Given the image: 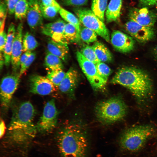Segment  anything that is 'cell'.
<instances>
[{"label": "cell", "instance_id": "6da1fadb", "mask_svg": "<svg viewBox=\"0 0 157 157\" xmlns=\"http://www.w3.org/2000/svg\"><path fill=\"white\" fill-rule=\"evenodd\" d=\"M35 113L34 106L29 101L22 102L14 109L8 129L10 141L22 144L35 137L38 131L34 123Z\"/></svg>", "mask_w": 157, "mask_h": 157}, {"label": "cell", "instance_id": "7a4b0ae2", "mask_svg": "<svg viewBox=\"0 0 157 157\" xmlns=\"http://www.w3.org/2000/svg\"><path fill=\"white\" fill-rule=\"evenodd\" d=\"M110 82L126 88L140 100L148 98L153 90V83L148 74L134 67H125L120 69Z\"/></svg>", "mask_w": 157, "mask_h": 157}, {"label": "cell", "instance_id": "3957f363", "mask_svg": "<svg viewBox=\"0 0 157 157\" xmlns=\"http://www.w3.org/2000/svg\"><path fill=\"white\" fill-rule=\"evenodd\" d=\"M57 143L63 157H85L88 146L86 132L81 125L72 123L63 127L59 132Z\"/></svg>", "mask_w": 157, "mask_h": 157}, {"label": "cell", "instance_id": "277c9868", "mask_svg": "<svg viewBox=\"0 0 157 157\" xmlns=\"http://www.w3.org/2000/svg\"><path fill=\"white\" fill-rule=\"evenodd\" d=\"M154 132V127L149 125L129 128L121 134L119 139V145L124 151L130 152L138 151L144 147Z\"/></svg>", "mask_w": 157, "mask_h": 157}, {"label": "cell", "instance_id": "5b68a950", "mask_svg": "<svg viewBox=\"0 0 157 157\" xmlns=\"http://www.w3.org/2000/svg\"><path fill=\"white\" fill-rule=\"evenodd\" d=\"M127 105L119 96L114 97L99 102L96 105L95 113L98 119L104 124L117 122L126 115Z\"/></svg>", "mask_w": 157, "mask_h": 157}, {"label": "cell", "instance_id": "8992f818", "mask_svg": "<svg viewBox=\"0 0 157 157\" xmlns=\"http://www.w3.org/2000/svg\"><path fill=\"white\" fill-rule=\"evenodd\" d=\"M73 10L80 22L84 27L94 31L97 34L107 42L110 40L109 31L104 22L101 20L88 8L77 7Z\"/></svg>", "mask_w": 157, "mask_h": 157}, {"label": "cell", "instance_id": "52a82bcc", "mask_svg": "<svg viewBox=\"0 0 157 157\" xmlns=\"http://www.w3.org/2000/svg\"><path fill=\"white\" fill-rule=\"evenodd\" d=\"M76 56L81 68L93 89L96 90L103 89L106 83L99 75L96 65L86 59L79 51L76 52Z\"/></svg>", "mask_w": 157, "mask_h": 157}, {"label": "cell", "instance_id": "ba28073f", "mask_svg": "<svg viewBox=\"0 0 157 157\" xmlns=\"http://www.w3.org/2000/svg\"><path fill=\"white\" fill-rule=\"evenodd\" d=\"M58 114L55 101H48L44 108L42 115L36 125L37 130L42 133H49L56 127Z\"/></svg>", "mask_w": 157, "mask_h": 157}, {"label": "cell", "instance_id": "9c48e42d", "mask_svg": "<svg viewBox=\"0 0 157 157\" xmlns=\"http://www.w3.org/2000/svg\"><path fill=\"white\" fill-rule=\"evenodd\" d=\"M20 77L19 74L9 75L2 79L0 85L1 105L4 109L9 106L13 95L17 89Z\"/></svg>", "mask_w": 157, "mask_h": 157}, {"label": "cell", "instance_id": "30bf717a", "mask_svg": "<svg viewBox=\"0 0 157 157\" xmlns=\"http://www.w3.org/2000/svg\"><path fill=\"white\" fill-rule=\"evenodd\" d=\"M128 16L129 20L142 26L152 28L157 19V14L156 12L149 10L146 7L141 9L131 8L129 11Z\"/></svg>", "mask_w": 157, "mask_h": 157}, {"label": "cell", "instance_id": "8fae6325", "mask_svg": "<svg viewBox=\"0 0 157 157\" xmlns=\"http://www.w3.org/2000/svg\"><path fill=\"white\" fill-rule=\"evenodd\" d=\"M125 27L126 30L131 37L140 42L149 41L154 35L152 28L142 26L131 20L127 22Z\"/></svg>", "mask_w": 157, "mask_h": 157}, {"label": "cell", "instance_id": "7c38bea8", "mask_svg": "<svg viewBox=\"0 0 157 157\" xmlns=\"http://www.w3.org/2000/svg\"><path fill=\"white\" fill-rule=\"evenodd\" d=\"M30 85L31 92L41 95L49 94L55 89V86L46 77L38 75L31 77Z\"/></svg>", "mask_w": 157, "mask_h": 157}, {"label": "cell", "instance_id": "4fadbf2b", "mask_svg": "<svg viewBox=\"0 0 157 157\" xmlns=\"http://www.w3.org/2000/svg\"><path fill=\"white\" fill-rule=\"evenodd\" d=\"M23 25L19 23L16 29L15 38L12 47L11 63L13 71L16 72L20 68V60L23 52Z\"/></svg>", "mask_w": 157, "mask_h": 157}, {"label": "cell", "instance_id": "5bb4252c", "mask_svg": "<svg viewBox=\"0 0 157 157\" xmlns=\"http://www.w3.org/2000/svg\"><path fill=\"white\" fill-rule=\"evenodd\" d=\"M110 42L115 49L124 53L132 51L135 44L133 38L118 30H115L113 32L111 36Z\"/></svg>", "mask_w": 157, "mask_h": 157}, {"label": "cell", "instance_id": "9a60e30c", "mask_svg": "<svg viewBox=\"0 0 157 157\" xmlns=\"http://www.w3.org/2000/svg\"><path fill=\"white\" fill-rule=\"evenodd\" d=\"M66 23L63 20L58 19L42 26L41 31L51 39L59 43L67 44L63 36V31Z\"/></svg>", "mask_w": 157, "mask_h": 157}, {"label": "cell", "instance_id": "2e32d148", "mask_svg": "<svg viewBox=\"0 0 157 157\" xmlns=\"http://www.w3.org/2000/svg\"><path fill=\"white\" fill-rule=\"evenodd\" d=\"M29 7L26 18L27 24L32 30L42 26L43 17L41 7V2L39 0H28Z\"/></svg>", "mask_w": 157, "mask_h": 157}, {"label": "cell", "instance_id": "e0dca14e", "mask_svg": "<svg viewBox=\"0 0 157 157\" xmlns=\"http://www.w3.org/2000/svg\"><path fill=\"white\" fill-rule=\"evenodd\" d=\"M79 76L75 69L70 68L58 87L60 90L65 94H72L78 83Z\"/></svg>", "mask_w": 157, "mask_h": 157}, {"label": "cell", "instance_id": "ac0fdd59", "mask_svg": "<svg viewBox=\"0 0 157 157\" xmlns=\"http://www.w3.org/2000/svg\"><path fill=\"white\" fill-rule=\"evenodd\" d=\"M16 29L15 24L11 23L8 28L7 40L3 52L5 65L6 66H8L11 63L12 49Z\"/></svg>", "mask_w": 157, "mask_h": 157}, {"label": "cell", "instance_id": "d6986e66", "mask_svg": "<svg viewBox=\"0 0 157 157\" xmlns=\"http://www.w3.org/2000/svg\"><path fill=\"white\" fill-rule=\"evenodd\" d=\"M122 3V0H110L105 13L106 22L115 21L120 17Z\"/></svg>", "mask_w": 157, "mask_h": 157}, {"label": "cell", "instance_id": "ffe728a7", "mask_svg": "<svg viewBox=\"0 0 157 157\" xmlns=\"http://www.w3.org/2000/svg\"><path fill=\"white\" fill-rule=\"evenodd\" d=\"M47 52L64 60L67 57L69 49L67 44L56 42L51 39L48 42Z\"/></svg>", "mask_w": 157, "mask_h": 157}, {"label": "cell", "instance_id": "44dd1931", "mask_svg": "<svg viewBox=\"0 0 157 157\" xmlns=\"http://www.w3.org/2000/svg\"><path fill=\"white\" fill-rule=\"evenodd\" d=\"M92 47L100 62L108 63L112 60L113 56L111 52L103 43L96 42Z\"/></svg>", "mask_w": 157, "mask_h": 157}, {"label": "cell", "instance_id": "7402d4cb", "mask_svg": "<svg viewBox=\"0 0 157 157\" xmlns=\"http://www.w3.org/2000/svg\"><path fill=\"white\" fill-rule=\"evenodd\" d=\"M108 0H92L91 9L94 13L102 21H104V13Z\"/></svg>", "mask_w": 157, "mask_h": 157}, {"label": "cell", "instance_id": "603a6c76", "mask_svg": "<svg viewBox=\"0 0 157 157\" xmlns=\"http://www.w3.org/2000/svg\"><path fill=\"white\" fill-rule=\"evenodd\" d=\"M62 60L59 57L47 52L44 58V64L50 70L63 69V66Z\"/></svg>", "mask_w": 157, "mask_h": 157}, {"label": "cell", "instance_id": "cb8c5ba5", "mask_svg": "<svg viewBox=\"0 0 157 157\" xmlns=\"http://www.w3.org/2000/svg\"><path fill=\"white\" fill-rule=\"evenodd\" d=\"M63 36L67 44L70 42L78 41L80 38L76 27L69 23L66 24L65 25Z\"/></svg>", "mask_w": 157, "mask_h": 157}, {"label": "cell", "instance_id": "d4e9b609", "mask_svg": "<svg viewBox=\"0 0 157 157\" xmlns=\"http://www.w3.org/2000/svg\"><path fill=\"white\" fill-rule=\"evenodd\" d=\"M28 7V0H18L14 10L15 19L21 20L26 17Z\"/></svg>", "mask_w": 157, "mask_h": 157}, {"label": "cell", "instance_id": "484cf974", "mask_svg": "<svg viewBox=\"0 0 157 157\" xmlns=\"http://www.w3.org/2000/svg\"><path fill=\"white\" fill-rule=\"evenodd\" d=\"M23 52H32L38 46V43L35 37L28 32L23 36Z\"/></svg>", "mask_w": 157, "mask_h": 157}, {"label": "cell", "instance_id": "4316f807", "mask_svg": "<svg viewBox=\"0 0 157 157\" xmlns=\"http://www.w3.org/2000/svg\"><path fill=\"white\" fill-rule=\"evenodd\" d=\"M59 13L61 17L68 23L73 25L76 28L79 36L80 29V22L74 15L61 7ZM80 37V36H79Z\"/></svg>", "mask_w": 157, "mask_h": 157}, {"label": "cell", "instance_id": "83f0119b", "mask_svg": "<svg viewBox=\"0 0 157 157\" xmlns=\"http://www.w3.org/2000/svg\"><path fill=\"white\" fill-rule=\"evenodd\" d=\"M80 38L87 43L95 42L97 40V34L93 30L85 27L80 28Z\"/></svg>", "mask_w": 157, "mask_h": 157}, {"label": "cell", "instance_id": "f1b7e54d", "mask_svg": "<svg viewBox=\"0 0 157 157\" xmlns=\"http://www.w3.org/2000/svg\"><path fill=\"white\" fill-rule=\"evenodd\" d=\"M66 74L63 69L50 70L46 77L55 86L58 87L63 79Z\"/></svg>", "mask_w": 157, "mask_h": 157}, {"label": "cell", "instance_id": "f546056e", "mask_svg": "<svg viewBox=\"0 0 157 157\" xmlns=\"http://www.w3.org/2000/svg\"><path fill=\"white\" fill-rule=\"evenodd\" d=\"M80 52L86 59L95 65L100 62L97 58L92 46H85L81 48Z\"/></svg>", "mask_w": 157, "mask_h": 157}, {"label": "cell", "instance_id": "4dcf8cb0", "mask_svg": "<svg viewBox=\"0 0 157 157\" xmlns=\"http://www.w3.org/2000/svg\"><path fill=\"white\" fill-rule=\"evenodd\" d=\"M97 73L100 77L106 83L111 73V70L104 62H100L96 65Z\"/></svg>", "mask_w": 157, "mask_h": 157}, {"label": "cell", "instance_id": "1f68e13d", "mask_svg": "<svg viewBox=\"0 0 157 157\" xmlns=\"http://www.w3.org/2000/svg\"><path fill=\"white\" fill-rule=\"evenodd\" d=\"M41 10L43 17L46 19H51L55 17L59 10L52 6H47L41 3Z\"/></svg>", "mask_w": 157, "mask_h": 157}, {"label": "cell", "instance_id": "d6a6232c", "mask_svg": "<svg viewBox=\"0 0 157 157\" xmlns=\"http://www.w3.org/2000/svg\"><path fill=\"white\" fill-rule=\"evenodd\" d=\"M36 56L35 53L32 52L28 58L20 66L19 73L20 77L26 71L33 62Z\"/></svg>", "mask_w": 157, "mask_h": 157}, {"label": "cell", "instance_id": "836d02e7", "mask_svg": "<svg viewBox=\"0 0 157 157\" xmlns=\"http://www.w3.org/2000/svg\"><path fill=\"white\" fill-rule=\"evenodd\" d=\"M8 10L6 5L3 2H1L0 7V31L4 30L5 24Z\"/></svg>", "mask_w": 157, "mask_h": 157}, {"label": "cell", "instance_id": "e575fe53", "mask_svg": "<svg viewBox=\"0 0 157 157\" xmlns=\"http://www.w3.org/2000/svg\"><path fill=\"white\" fill-rule=\"evenodd\" d=\"M88 0H62V3L65 6H80L86 5Z\"/></svg>", "mask_w": 157, "mask_h": 157}, {"label": "cell", "instance_id": "d590c367", "mask_svg": "<svg viewBox=\"0 0 157 157\" xmlns=\"http://www.w3.org/2000/svg\"><path fill=\"white\" fill-rule=\"evenodd\" d=\"M18 0H5L8 13L10 15L14 13L15 6Z\"/></svg>", "mask_w": 157, "mask_h": 157}, {"label": "cell", "instance_id": "8d00e7d4", "mask_svg": "<svg viewBox=\"0 0 157 157\" xmlns=\"http://www.w3.org/2000/svg\"><path fill=\"white\" fill-rule=\"evenodd\" d=\"M7 38V33L4 30L0 31V53H3L4 47Z\"/></svg>", "mask_w": 157, "mask_h": 157}, {"label": "cell", "instance_id": "74e56055", "mask_svg": "<svg viewBox=\"0 0 157 157\" xmlns=\"http://www.w3.org/2000/svg\"><path fill=\"white\" fill-rule=\"evenodd\" d=\"M40 1L43 5L54 7L59 10L62 7L56 0H40Z\"/></svg>", "mask_w": 157, "mask_h": 157}, {"label": "cell", "instance_id": "f35d334b", "mask_svg": "<svg viewBox=\"0 0 157 157\" xmlns=\"http://www.w3.org/2000/svg\"><path fill=\"white\" fill-rule=\"evenodd\" d=\"M140 5L142 7L151 6L157 3V0H139Z\"/></svg>", "mask_w": 157, "mask_h": 157}, {"label": "cell", "instance_id": "ab89813d", "mask_svg": "<svg viewBox=\"0 0 157 157\" xmlns=\"http://www.w3.org/2000/svg\"><path fill=\"white\" fill-rule=\"evenodd\" d=\"M31 52H32L30 51L24 52V53L22 55L20 60V66L22 65L28 58Z\"/></svg>", "mask_w": 157, "mask_h": 157}, {"label": "cell", "instance_id": "60d3db41", "mask_svg": "<svg viewBox=\"0 0 157 157\" xmlns=\"http://www.w3.org/2000/svg\"><path fill=\"white\" fill-rule=\"evenodd\" d=\"M6 127L4 121L3 120H1L0 123V137L1 138L3 136L6 131Z\"/></svg>", "mask_w": 157, "mask_h": 157}, {"label": "cell", "instance_id": "b9f144b4", "mask_svg": "<svg viewBox=\"0 0 157 157\" xmlns=\"http://www.w3.org/2000/svg\"><path fill=\"white\" fill-rule=\"evenodd\" d=\"M5 64V60L3 53H0V67L1 70L3 68V65Z\"/></svg>", "mask_w": 157, "mask_h": 157}, {"label": "cell", "instance_id": "7bdbcfd3", "mask_svg": "<svg viewBox=\"0 0 157 157\" xmlns=\"http://www.w3.org/2000/svg\"><path fill=\"white\" fill-rule=\"evenodd\" d=\"M154 53L156 56L157 58V46L155 47L154 49Z\"/></svg>", "mask_w": 157, "mask_h": 157}, {"label": "cell", "instance_id": "ee69618b", "mask_svg": "<svg viewBox=\"0 0 157 157\" xmlns=\"http://www.w3.org/2000/svg\"><path fill=\"white\" fill-rule=\"evenodd\" d=\"M155 5H156V8L157 11V3H156V4Z\"/></svg>", "mask_w": 157, "mask_h": 157}]
</instances>
